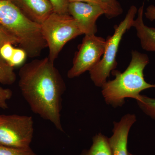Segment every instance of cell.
<instances>
[{"label": "cell", "mask_w": 155, "mask_h": 155, "mask_svg": "<svg viewBox=\"0 0 155 155\" xmlns=\"http://www.w3.org/2000/svg\"><path fill=\"white\" fill-rule=\"evenodd\" d=\"M19 86L31 111L64 132L61 122L63 78L48 57L24 64L19 72Z\"/></svg>", "instance_id": "1"}, {"label": "cell", "mask_w": 155, "mask_h": 155, "mask_svg": "<svg viewBox=\"0 0 155 155\" xmlns=\"http://www.w3.org/2000/svg\"><path fill=\"white\" fill-rule=\"evenodd\" d=\"M149 61L147 54L134 50L131 51V61L125 71H112L115 79L107 81L101 87L107 104L114 107H122L126 98L136 100L142 91L155 87V84L148 83L144 77L143 71Z\"/></svg>", "instance_id": "2"}, {"label": "cell", "mask_w": 155, "mask_h": 155, "mask_svg": "<svg viewBox=\"0 0 155 155\" xmlns=\"http://www.w3.org/2000/svg\"><path fill=\"white\" fill-rule=\"evenodd\" d=\"M0 25L17 39L29 58L38 57L47 48L41 25L27 18L11 0L0 1Z\"/></svg>", "instance_id": "3"}, {"label": "cell", "mask_w": 155, "mask_h": 155, "mask_svg": "<svg viewBox=\"0 0 155 155\" xmlns=\"http://www.w3.org/2000/svg\"><path fill=\"white\" fill-rule=\"evenodd\" d=\"M137 11L135 6H130L125 18L119 25L114 26L113 35L107 38L102 58L98 64L89 71L91 79L95 86L102 87L107 82L111 72L117 67L116 56L119 45L126 31L132 27Z\"/></svg>", "instance_id": "4"}, {"label": "cell", "mask_w": 155, "mask_h": 155, "mask_svg": "<svg viewBox=\"0 0 155 155\" xmlns=\"http://www.w3.org/2000/svg\"><path fill=\"white\" fill-rule=\"evenodd\" d=\"M41 25L49 51L48 57L54 63L68 42L83 35L75 19L69 14L53 12Z\"/></svg>", "instance_id": "5"}, {"label": "cell", "mask_w": 155, "mask_h": 155, "mask_svg": "<svg viewBox=\"0 0 155 155\" xmlns=\"http://www.w3.org/2000/svg\"><path fill=\"white\" fill-rule=\"evenodd\" d=\"M33 134L32 116L0 115V145L18 148L29 147Z\"/></svg>", "instance_id": "6"}, {"label": "cell", "mask_w": 155, "mask_h": 155, "mask_svg": "<svg viewBox=\"0 0 155 155\" xmlns=\"http://www.w3.org/2000/svg\"><path fill=\"white\" fill-rule=\"evenodd\" d=\"M106 45V39L95 35H85L75 53L72 66L67 77H78L94 68L102 58Z\"/></svg>", "instance_id": "7"}, {"label": "cell", "mask_w": 155, "mask_h": 155, "mask_svg": "<svg viewBox=\"0 0 155 155\" xmlns=\"http://www.w3.org/2000/svg\"><path fill=\"white\" fill-rule=\"evenodd\" d=\"M68 14L75 19L83 34L92 35L97 31V20L105 15L106 11L103 7L95 4L74 2L69 3Z\"/></svg>", "instance_id": "8"}, {"label": "cell", "mask_w": 155, "mask_h": 155, "mask_svg": "<svg viewBox=\"0 0 155 155\" xmlns=\"http://www.w3.org/2000/svg\"><path fill=\"white\" fill-rule=\"evenodd\" d=\"M136 121L135 115L127 114L119 122H114L113 135L108 138L112 155H128L127 148L128 134Z\"/></svg>", "instance_id": "9"}, {"label": "cell", "mask_w": 155, "mask_h": 155, "mask_svg": "<svg viewBox=\"0 0 155 155\" xmlns=\"http://www.w3.org/2000/svg\"><path fill=\"white\" fill-rule=\"evenodd\" d=\"M25 17L41 25L54 12L48 0H11Z\"/></svg>", "instance_id": "10"}, {"label": "cell", "mask_w": 155, "mask_h": 155, "mask_svg": "<svg viewBox=\"0 0 155 155\" xmlns=\"http://www.w3.org/2000/svg\"><path fill=\"white\" fill-rule=\"evenodd\" d=\"M144 4L138 9L137 17L134 21L132 27L136 30L142 48L145 51L155 52V28L149 27L143 22Z\"/></svg>", "instance_id": "11"}, {"label": "cell", "mask_w": 155, "mask_h": 155, "mask_svg": "<svg viewBox=\"0 0 155 155\" xmlns=\"http://www.w3.org/2000/svg\"><path fill=\"white\" fill-rule=\"evenodd\" d=\"M81 155H112L108 138L101 133L96 134L93 138V143L89 150Z\"/></svg>", "instance_id": "12"}, {"label": "cell", "mask_w": 155, "mask_h": 155, "mask_svg": "<svg viewBox=\"0 0 155 155\" xmlns=\"http://www.w3.org/2000/svg\"><path fill=\"white\" fill-rule=\"evenodd\" d=\"M16 78L14 67L0 58V83L11 85L15 82Z\"/></svg>", "instance_id": "13"}, {"label": "cell", "mask_w": 155, "mask_h": 155, "mask_svg": "<svg viewBox=\"0 0 155 155\" xmlns=\"http://www.w3.org/2000/svg\"><path fill=\"white\" fill-rule=\"evenodd\" d=\"M136 101L141 110L155 120V99L140 94Z\"/></svg>", "instance_id": "14"}, {"label": "cell", "mask_w": 155, "mask_h": 155, "mask_svg": "<svg viewBox=\"0 0 155 155\" xmlns=\"http://www.w3.org/2000/svg\"><path fill=\"white\" fill-rule=\"evenodd\" d=\"M0 155H36L30 147L18 148L0 145Z\"/></svg>", "instance_id": "15"}, {"label": "cell", "mask_w": 155, "mask_h": 155, "mask_svg": "<svg viewBox=\"0 0 155 155\" xmlns=\"http://www.w3.org/2000/svg\"><path fill=\"white\" fill-rule=\"evenodd\" d=\"M27 56L26 52L22 48H15L9 64L13 67L20 66L24 63Z\"/></svg>", "instance_id": "16"}, {"label": "cell", "mask_w": 155, "mask_h": 155, "mask_svg": "<svg viewBox=\"0 0 155 155\" xmlns=\"http://www.w3.org/2000/svg\"><path fill=\"white\" fill-rule=\"evenodd\" d=\"M8 43L13 45H19L17 39L5 28L0 25V49L4 45ZM0 58H2L1 56Z\"/></svg>", "instance_id": "17"}, {"label": "cell", "mask_w": 155, "mask_h": 155, "mask_svg": "<svg viewBox=\"0 0 155 155\" xmlns=\"http://www.w3.org/2000/svg\"><path fill=\"white\" fill-rule=\"evenodd\" d=\"M51 3L54 12L61 14H68L69 0H48Z\"/></svg>", "instance_id": "18"}, {"label": "cell", "mask_w": 155, "mask_h": 155, "mask_svg": "<svg viewBox=\"0 0 155 155\" xmlns=\"http://www.w3.org/2000/svg\"><path fill=\"white\" fill-rule=\"evenodd\" d=\"M13 92L9 88H5L0 86V108L8 109V101L12 97Z\"/></svg>", "instance_id": "19"}, {"label": "cell", "mask_w": 155, "mask_h": 155, "mask_svg": "<svg viewBox=\"0 0 155 155\" xmlns=\"http://www.w3.org/2000/svg\"><path fill=\"white\" fill-rule=\"evenodd\" d=\"M103 3L110 9L114 17H118L123 12V10L120 3L117 0H101Z\"/></svg>", "instance_id": "20"}, {"label": "cell", "mask_w": 155, "mask_h": 155, "mask_svg": "<svg viewBox=\"0 0 155 155\" xmlns=\"http://www.w3.org/2000/svg\"><path fill=\"white\" fill-rule=\"evenodd\" d=\"M15 48L13 45L8 43L4 45L0 49V56L1 58L9 64L11 60Z\"/></svg>", "instance_id": "21"}, {"label": "cell", "mask_w": 155, "mask_h": 155, "mask_svg": "<svg viewBox=\"0 0 155 155\" xmlns=\"http://www.w3.org/2000/svg\"><path fill=\"white\" fill-rule=\"evenodd\" d=\"M69 3L74 2H83L91 3V4L101 6L105 10L106 17L110 19L114 18V15L110 9L109 8V7L106 5L105 4L103 3L101 0H69Z\"/></svg>", "instance_id": "22"}, {"label": "cell", "mask_w": 155, "mask_h": 155, "mask_svg": "<svg viewBox=\"0 0 155 155\" xmlns=\"http://www.w3.org/2000/svg\"><path fill=\"white\" fill-rule=\"evenodd\" d=\"M145 16L150 21L155 20V6L150 5L147 8L144 13Z\"/></svg>", "instance_id": "23"}, {"label": "cell", "mask_w": 155, "mask_h": 155, "mask_svg": "<svg viewBox=\"0 0 155 155\" xmlns=\"http://www.w3.org/2000/svg\"><path fill=\"white\" fill-rule=\"evenodd\" d=\"M128 155H134L133 154H132L130 153H128Z\"/></svg>", "instance_id": "24"}, {"label": "cell", "mask_w": 155, "mask_h": 155, "mask_svg": "<svg viewBox=\"0 0 155 155\" xmlns=\"http://www.w3.org/2000/svg\"><path fill=\"white\" fill-rule=\"evenodd\" d=\"M0 1H5V0H0Z\"/></svg>", "instance_id": "25"}]
</instances>
